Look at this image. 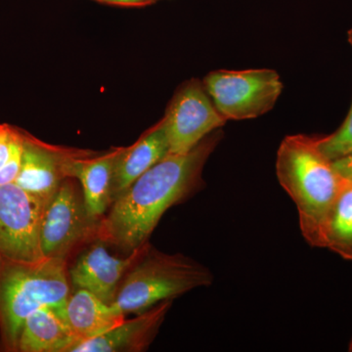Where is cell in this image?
I'll list each match as a JSON object with an SVG mask.
<instances>
[{
	"instance_id": "9c48e42d",
	"label": "cell",
	"mask_w": 352,
	"mask_h": 352,
	"mask_svg": "<svg viewBox=\"0 0 352 352\" xmlns=\"http://www.w3.org/2000/svg\"><path fill=\"white\" fill-rule=\"evenodd\" d=\"M73 151L41 142L23 131V151L15 183L45 205L66 179L64 166Z\"/></svg>"
},
{
	"instance_id": "277c9868",
	"label": "cell",
	"mask_w": 352,
	"mask_h": 352,
	"mask_svg": "<svg viewBox=\"0 0 352 352\" xmlns=\"http://www.w3.org/2000/svg\"><path fill=\"white\" fill-rule=\"evenodd\" d=\"M147 245V244H146ZM144 245L120 285L113 305L124 315L140 314L214 282L212 271L183 254H168Z\"/></svg>"
},
{
	"instance_id": "2e32d148",
	"label": "cell",
	"mask_w": 352,
	"mask_h": 352,
	"mask_svg": "<svg viewBox=\"0 0 352 352\" xmlns=\"http://www.w3.org/2000/svg\"><path fill=\"white\" fill-rule=\"evenodd\" d=\"M324 248L352 261V183H346L333 204L324 232Z\"/></svg>"
},
{
	"instance_id": "52a82bcc",
	"label": "cell",
	"mask_w": 352,
	"mask_h": 352,
	"mask_svg": "<svg viewBox=\"0 0 352 352\" xmlns=\"http://www.w3.org/2000/svg\"><path fill=\"white\" fill-rule=\"evenodd\" d=\"M98 219L88 214L83 196L65 179L44 210L41 251L44 258H66L76 245L97 230Z\"/></svg>"
},
{
	"instance_id": "ac0fdd59",
	"label": "cell",
	"mask_w": 352,
	"mask_h": 352,
	"mask_svg": "<svg viewBox=\"0 0 352 352\" xmlns=\"http://www.w3.org/2000/svg\"><path fill=\"white\" fill-rule=\"evenodd\" d=\"M23 149V131L0 124V170Z\"/></svg>"
},
{
	"instance_id": "30bf717a",
	"label": "cell",
	"mask_w": 352,
	"mask_h": 352,
	"mask_svg": "<svg viewBox=\"0 0 352 352\" xmlns=\"http://www.w3.org/2000/svg\"><path fill=\"white\" fill-rule=\"evenodd\" d=\"M143 248L132 252L126 258L113 256L103 242H96L78 256L69 274L75 289L91 292L103 302L113 305L120 281L135 263Z\"/></svg>"
},
{
	"instance_id": "3957f363",
	"label": "cell",
	"mask_w": 352,
	"mask_h": 352,
	"mask_svg": "<svg viewBox=\"0 0 352 352\" xmlns=\"http://www.w3.org/2000/svg\"><path fill=\"white\" fill-rule=\"evenodd\" d=\"M69 296L66 258L6 261L0 276V325L7 351H17L23 323L32 312L45 307L66 310Z\"/></svg>"
},
{
	"instance_id": "e0dca14e",
	"label": "cell",
	"mask_w": 352,
	"mask_h": 352,
	"mask_svg": "<svg viewBox=\"0 0 352 352\" xmlns=\"http://www.w3.org/2000/svg\"><path fill=\"white\" fill-rule=\"evenodd\" d=\"M317 145L324 156L332 162L352 152V104L340 129L325 138H317Z\"/></svg>"
},
{
	"instance_id": "603a6c76",
	"label": "cell",
	"mask_w": 352,
	"mask_h": 352,
	"mask_svg": "<svg viewBox=\"0 0 352 352\" xmlns=\"http://www.w3.org/2000/svg\"><path fill=\"white\" fill-rule=\"evenodd\" d=\"M349 351L352 352V338H351V342H349Z\"/></svg>"
},
{
	"instance_id": "7a4b0ae2",
	"label": "cell",
	"mask_w": 352,
	"mask_h": 352,
	"mask_svg": "<svg viewBox=\"0 0 352 352\" xmlns=\"http://www.w3.org/2000/svg\"><path fill=\"white\" fill-rule=\"evenodd\" d=\"M276 173L295 203L303 238L311 247L324 248L329 214L347 182L319 150L317 138L303 134L283 139L277 152Z\"/></svg>"
},
{
	"instance_id": "6da1fadb",
	"label": "cell",
	"mask_w": 352,
	"mask_h": 352,
	"mask_svg": "<svg viewBox=\"0 0 352 352\" xmlns=\"http://www.w3.org/2000/svg\"><path fill=\"white\" fill-rule=\"evenodd\" d=\"M222 138L217 129L191 151L166 155L143 173L113 201L99 226L102 238L127 252L144 247L164 212L203 188L204 168Z\"/></svg>"
},
{
	"instance_id": "44dd1931",
	"label": "cell",
	"mask_w": 352,
	"mask_h": 352,
	"mask_svg": "<svg viewBox=\"0 0 352 352\" xmlns=\"http://www.w3.org/2000/svg\"><path fill=\"white\" fill-rule=\"evenodd\" d=\"M6 259L4 258L3 254L0 251V276H1L2 271H3L4 265H6Z\"/></svg>"
},
{
	"instance_id": "8fae6325",
	"label": "cell",
	"mask_w": 352,
	"mask_h": 352,
	"mask_svg": "<svg viewBox=\"0 0 352 352\" xmlns=\"http://www.w3.org/2000/svg\"><path fill=\"white\" fill-rule=\"evenodd\" d=\"M173 300L157 305L126 320L98 337L75 344L69 352L143 351L156 338L162 324L170 311Z\"/></svg>"
},
{
	"instance_id": "d6986e66",
	"label": "cell",
	"mask_w": 352,
	"mask_h": 352,
	"mask_svg": "<svg viewBox=\"0 0 352 352\" xmlns=\"http://www.w3.org/2000/svg\"><path fill=\"white\" fill-rule=\"evenodd\" d=\"M333 166L344 182L352 183V152L333 161Z\"/></svg>"
},
{
	"instance_id": "7402d4cb",
	"label": "cell",
	"mask_w": 352,
	"mask_h": 352,
	"mask_svg": "<svg viewBox=\"0 0 352 352\" xmlns=\"http://www.w3.org/2000/svg\"><path fill=\"white\" fill-rule=\"evenodd\" d=\"M347 39H349V43L352 46V28L349 30V32H347Z\"/></svg>"
},
{
	"instance_id": "7c38bea8",
	"label": "cell",
	"mask_w": 352,
	"mask_h": 352,
	"mask_svg": "<svg viewBox=\"0 0 352 352\" xmlns=\"http://www.w3.org/2000/svg\"><path fill=\"white\" fill-rule=\"evenodd\" d=\"M118 150L98 157L76 151L67 159L66 177H75L82 184L83 201L90 217L99 219L112 205L113 166Z\"/></svg>"
},
{
	"instance_id": "9a60e30c",
	"label": "cell",
	"mask_w": 352,
	"mask_h": 352,
	"mask_svg": "<svg viewBox=\"0 0 352 352\" xmlns=\"http://www.w3.org/2000/svg\"><path fill=\"white\" fill-rule=\"evenodd\" d=\"M66 315L80 342L98 337L124 320V314L115 305L103 302L85 289H76L69 295Z\"/></svg>"
},
{
	"instance_id": "cb8c5ba5",
	"label": "cell",
	"mask_w": 352,
	"mask_h": 352,
	"mask_svg": "<svg viewBox=\"0 0 352 352\" xmlns=\"http://www.w3.org/2000/svg\"><path fill=\"white\" fill-rule=\"evenodd\" d=\"M155 1H157V0H155Z\"/></svg>"
},
{
	"instance_id": "5bb4252c",
	"label": "cell",
	"mask_w": 352,
	"mask_h": 352,
	"mask_svg": "<svg viewBox=\"0 0 352 352\" xmlns=\"http://www.w3.org/2000/svg\"><path fill=\"white\" fill-rule=\"evenodd\" d=\"M78 342L66 310L45 307L32 312L23 323L17 351L69 352Z\"/></svg>"
},
{
	"instance_id": "ba28073f",
	"label": "cell",
	"mask_w": 352,
	"mask_h": 352,
	"mask_svg": "<svg viewBox=\"0 0 352 352\" xmlns=\"http://www.w3.org/2000/svg\"><path fill=\"white\" fill-rule=\"evenodd\" d=\"M168 154H185L226 124L203 83L192 80L175 95L163 119Z\"/></svg>"
},
{
	"instance_id": "ffe728a7",
	"label": "cell",
	"mask_w": 352,
	"mask_h": 352,
	"mask_svg": "<svg viewBox=\"0 0 352 352\" xmlns=\"http://www.w3.org/2000/svg\"><path fill=\"white\" fill-rule=\"evenodd\" d=\"M97 1L115 4V6L139 7L149 6L155 2V0H97Z\"/></svg>"
},
{
	"instance_id": "5b68a950",
	"label": "cell",
	"mask_w": 352,
	"mask_h": 352,
	"mask_svg": "<svg viewBox=\"0 0 352 352\" xmlns=\"http://www.w3.org/2000/svg\"><path fill=\"white\" fill-rule=\"evenodd\" d=\"M206 91L226 120L261 117L274 108L283 83L274 69H219L206 76Z\"/></svg>"
},
{
	"instance_id": "8992f818",
	"label": "cell",
	"mask_w": 352,
	"mask_h": 352,
	"mask_svg": "<svg viewBox=\"0 0 352 352\" xmlns=\"http://www.w3.org/2000/svg\"><path fill=\"white\" fill-rule=\"evenodd\" d=\"M45 207L15 182L0 185V251L6 261L32 263L44 258L41 228Z\"/></svg>"
},
{
	"instance_id": "4fadbf2b",
	"label": "cell",
	"mask_w": 352,
	"mask_h": 352,
	"mask_svg": "<svg viewBox=\"0 0 352 352\" xmlns=\"http://www.w3.org/2000/svg\"><path fill=\"white\" fill-rule=\"evenodd\" d=\"M170 152L163 120L131 147L120 148L113 166L112 204L143 173Z\"/></svg>"
}]
</instances>
